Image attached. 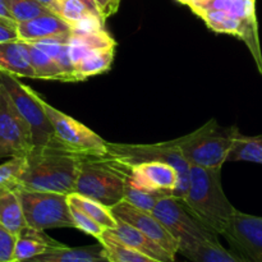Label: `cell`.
Listing matches in <instances>:
<instances>
[{
  "label": "cell",
  "mask_w": 262,
  "mask_h": 262,
  "mask_svg": "<svg viewBox=\"0 0 262 262\" xmlns=\"http://www.w3.org/2000/svg\"><path fill=\"white\" fill-rule=\"evenodd\" d=\"M82 156L49 147H33L26 156V166L17 189L71 194L81 169Z\"/></svg>",
  "instance_id": "obj_1"
},
{
  "label": "cell",
  "mask_w": 262,
  "mask_h": 262,
  "mask_svg": "<svg viewBox=\"0 0 262 262\" xmlns=\"http://www.w3.org/2000/svg\"><path fill=\"white\" fill-rule=\"evenodd\" d=\"M194 217L217 235H222L237 211L225 196L222 186V168H189V184L182 199Z\"/></svg>",
  "instance_id": "obj_2"
},
{
  "label": "cell",
  "mask_w": 262,
  "mask_h": 262,
  "mask_svg": "<svg viewBox=\"0 0 262 262\" xmlns=\"http://www.w3.org/2000/svg\"><path fill=\"white\" fill-rule=\"evenodd\" d=\"M239 133L235 125L222 127L211 119L199 129L174 141L189 166L215 169L223 168L227 163L233 142Z\"/></svg>",
  "instance_id": "obj_3"
},
{
  "label": "cell",
  "mask_w": 262,
  "mask_h": 262,
  "mask_svg": "<svg viewBox=\"0 0 262 262\" xmlns=\"http://www.w3.org/2000/svg\"><path fill=\"white\" fill-rule=\"evenodd\" d=\"M127 168L107 158L82 156L74 192L112 207L124 200Z\"/></svg>",
  "instance_id": "obj_4"
},
{
  "label": "cell",
  "mask_w": 262,
  "mask_h": 262,
  "mask_svg": "<svg viewBox=\"0 0 262 262\" xmlns=\"http://www.w3.org/2000/svg\"><path fill=\"white\" fill-rule=\"evenodd\" d=\"M107 152L105 158L123 166H132L146 161H164L173 166L178 173V186L173 197L182 200L188 189L189 168L183 155L179 151L176 141L151 143V145H132V143L107 142Z\"/></svg>",
  "instance_id": "obj_5"
},
{
  "label": "cell",
  "mask_w": 262,
  "mask_h": 262,
  "mask_svg": "<svg viewBox=\"0 0 262 262\" xmlns=\"http://www.w3.org/2000/svg\"><path fill=\"white\" fill-rule=\"evenodd\" d=\"M117 42L106 30L72 32L68 53L74 68L76 81H86L109 71L114 60Z\"/></svg>",
  "instance_id": "obj_6"
},
{
  "label": "cell",
  "mask_w": 262,
  "mask_h": 262,
  "mask_svg": "<svg viewBox=\"0 0 262 262\" xmlns=\"http://www.w3.org/2000/svg\"><path fill=\"white\" fill-rule=\"evenodd\" d=\"M0 84L7 90L13 104L30 125L35 147L63 150L59 141L56 140L53 125L43 110L40 95L36 94L31 87L18 81V77L3 71H0Z\"/></svg>",
  "instance_id": "obj_7"
},
{
  "label": "cell",
  "mask_w": 262,
  "mask_h": 262,
  "mask_svg": "<svg viewBox=\"0 0 262 262\" xmlns=\"http://www.w3.org/2000/svg\"><path fill=\"white\" fill-rule=\"evenodd\" d=\"M28 227L38 230L74 228L68 194L17 189Z\"/></svg>",
  "instance_id": "obj_8"
},
{
  "label": "cell",
  "mask_w": 262,
  "mask_h": 262,
  "mask_svg": "<svg viewBox=\"0 0 262 262\" xmlns=\"http://www.w3.org/2000/svg\"><path fill=\"white\" fill-rule=\"evenodd\" d=\"M151 214L176 238L179 245L178 253L199 243L219 239V235L189 212L182 200L173 196L161 199Z\"/></svg>",
  "instance_id": "obj_9"
},
{
  "label": "cell",
  "mask_w": 262,
  "mask_h": 262,
  "mask_svg": "<svg viewBox=\"0 0 262 262\" xmlns=\"http://www.w3.org/2000/svg\"><path fill=\"white\" fill-rule=\"evenodd\" d=\"M41 104L53 125L56 140L59 141L64 151L79 156H96V158L106 156L107 141L79 123L78 120L51 106L42 97H41Z\"/></svg>",
  "instance_id": "obj_10"
},
{
  "label": "cell",
  "mask_w": 262,
  "mask_h": 262,
  "mask_svg": "<svg viewBox=\"0 0 262 262\" xmlns=\"http://www.w3.org/2000/svg\"><path fill=\"white\" fill-rule=\"evenodd\" d=\"M33 147L30 125L0 84V159L27 156Z\"/></svg>",
  "instance_id": "obj_11"
},
{
  "label": "cell",
  "mask_w": 262,
  "mask_h": 262,
  "mask_svg": "<svg viewBox=\"0 0 262 262\" xmlns=\"http://www.w3.org/2000/svg\"><path fill=\"white\" fill-rule=\"evenodd\" d=\"M222 235L242 260L262 262V217L237 210Z\"/></svg>",
  "instance_id": "obj_12"
},
{
  "label": "cell",
  "mask_w": 262,
  "mask_h": 262,
  "mask_svg": "<svg viewBox=\"0 0 262 262\" xmlns=\"http://www.w3.org/2000/svg\"><path fill=\"white\" fill-rule=\"evenodd\" d=\"M196 14L205 20L210 30L219 33L234 35L245 41L255 58L258 71L262 73V55L256 18H239L223 10H201Z\"/></svg>",
  "instance_id": "obj_13"
},
{
  "label": "cell",
  "mask_w": 262,
  "mask_h": 262,
  "mask_svg": "<svg viewBox=\"0 0 262 262\" xmlns=\"http://www.w3.org/2000/svg\"><path fill=\"white\" fill-rule=\"evenodd\" d=\"M110 212L115 220H120L135 227L154 242L161 246L164 250L168 251L170 255L176 256L178 253L179 245L177 239L151 212L132 206L124 200L110 207Z\"/></svg>",
  "instance_id": "obj_14"
},
{
  "label": "cell",
  "mask_w": 262,
  "mask_h": 262,
  "mask_svg": "<svg viewBox=\"0 0 262 262\" xmlns=\"http://www.w3.org/2000/svg\"><path fill=\"white\" fill-rule=\"evenodd\" d=\"M127 168L125 182L145 191L165 192L173 196L178 186V173L164 161H146Z\"/></svg>",
  "instance_id": "obj_15"
},
{
  "label": "cell",
  "mask_w": 262,
  "mask_h": 262,
  "mask_svg": "<svg viewBox=\"0 0 262 262\" xmlns=\"http://www.w3.org/2000/svg\"><path fill=\"white\" fill-rule=\"evenodd\" d=\"M18 40L36 42L42 40H69L72 27L53 12L23 20L17 25Z\"/></svg>",
  "instance_id": "obj_16"
},
{
  "label": "cell",
  "mask_w": 262,
  "mask_h": 262,
  "mask_svg": "<svg viewBox=\"0 0 262 262\" xmlns=\"http://www.w3.org/2000/svg\"><path fill=\"white\" fill-rule=\"evenodd\" d=\"M107 232L118 241L127 245L128 247L135 248L141 253H145L148 257H152L161 262H174L176 260V256L170 255L161 246H159L147 235H145L142 232L127 223L117 220V227L114 229H109Z\"/></svg>",
  "instance_id": "obj_17"
},
{
  "label": "cell",
  "mask_w": 262,
  "mask_h": 262,
  "mask_svg": "<svg viewBox=\"0 0 262 262\" xmlns=\"http://www.w3.org/2000/svg\"><path fill=\"white\" fill-rule=\"evenodd\" d=\"M63 243L53 239L45 233L35 228L25 227L17 234L14 248V262H22L35 256L42 255L51 248L61 246Z\"/></svg>",
  "instance_id": "obj_18"
},
{
  "label": "cell",
  "mask_w": 262,
  "mask_h": 262,
  "mask_svg": "<svg viewBox=\"0 0 262 262\" xmlns=\"http://www.w3.org/2000/svg\"><path fill=\"white\" fill-rule=\"evenodd\" d=\"M22 262H109V260L99 243L89 247H68L61 245Z\"/></svg>",
  "instance_id": "obj_19"
},
{
  "label": "cell",
  "mask_w": 262,
  "mask_h": 262,
  "mask_svg": "<svg viewBox=\"0 0 262 262\" xmlns=\"http://www.w3.org/2000/svg\"><path fill=\"white\" fill-rule=\"evenodd\" d=\"M0 71L14 77L35 78V72L23 41L0 42Z\"/></svg>",
  "instance_id": "obj_20"
},
{
  "label": "cell",
  "mask_w": 262,
  "mask_h": 262,
  "mask_svg": "<svg viewBox=\"0 0 262 262\" xmlns=\"http://www.w3.org/2000/svg\"><path fill=\"white\" fill-rule=\"evenodd\" d=\"M0 224L15 235L27 227L17 189H0Z\"/></svg>",
  "instance_id": "obj_21"
},
{
  "label": "cell",
  "mask_w": 262,
  "mask_h": 262,
  "mask_svg": "<svg viewBox=\"0 0 262 262\" xmlns=\"http://www.w3.org/2000/svg\"><path fill=\"white\" fill-rule=\"evenodd\" d=\"M179 253L188 258L189 262H246L234 252L223 247L219 239L199 243Z\"/></svg>",
  "instance_id": "obj_22"
},
{
  "label": "cell",
  "mask_w": 262,
  "mask_h": 262,
  "mask_svg": "<svg viewBox=\"0 0 262 262\" xmlns=\"http://www.w3.org/2000/svg\"><path fill=\"white\" fill-rule=\"evenodd\" d=\"M97 241L104 248V253L109 262H161L148 257L135 248L128 247L127 245L113 237L107 230H104Z\"/></svg>",
  "instance_id": "obj_23"
},
{
  "label": "cell",
  "mask_w": 262,
  "mask_h": 262,
  "mask_svg": "<svg viewBox=\"0 0 262 262\" xmlns=\"http://www.w3.org/2000/svg\"><path fill=\"white\" fill-rule=\"evenodd\" d=\"M68 204L69 206L79 210L83 214H86L87 216L91 217L92 220H95L105 230L114 229L117 227V220L112 215L109 207L104 206V205L95 201V200L73 192V193L68 194Z\"/></svg>",
  "instance_id": "obj_24"
},
{
  "label": "cell",
  "mask_w": 262,
  "mask_h": 262,
  "mask_svg": "<svg viewBox=\"0 0 262 262\" xmlns=\"http://www.w3.org/2000/svg\"><path fill=\"white\" fill-rule=\"evenodd\" d=\"M23 43H25L31 66L35 72V79L64 82L63 72L50 55H48L45 51L38 49L33 43L25 42V41H23Z\"/></svg>",
  "instance_id": "obj_25"
},
{
  "label": "cell",
  "mask_w": 262,
  "mask_h": 262,
  "mask_svg": "<svg viewBox=\"0 0 262 262\" xmlns=\"http://www.w3.org/2000/svg\"><path fill=\"white\" fill-rule=\"evenodd\" d=\"M256 0H205L191 4L193 13L201 10H223L239 18H256Z\"/></svg>",
  "instance_id": "obj_26"
},
{
  "label": "cell",
  "mask_w": 262,
  "mask_h": 262,
  "mask_svg": "<svg viewBox=\"0 0 262 262\" xmlns=\"http://www.w3.org/2000/svg\"><path fill=\"white\" fill-rule=\"evenodd\" d=\"M227 161L262 164V136L248 137L239 133L233 142Z\"/></svg>",
  "instance_id": "obj_27"
},
{
  "label": "cell",
  "mask_w": 262,
  "mask_h": 262,
  "mask_svg": "<svg viewBox=\"0 0 262 262\" xmlns=\"http://www.w3.org/2000/svg\"><path fill=\"white\" fill-rule=\"evenodd\" d=\"M169 196L170 194L165 193V192L145 191V189L136 188V187L130 186L129 183L125 182L124 201H127L132 206L145 210V211L151 212L161 199H165V197Z\"/></svg>",
  "instance_id": "obj_28"
},
{
  "label": "cell",
  "mask_w": 262,
  "mask_h": 262,
  "mask_svg": "<svg viewBox=\"0 0 262 262\" xmlns=\"http://www.w3.org/2000/svg\"><path fill=\"white\" fill-rule=\"evenodd\" d=\"M10 15L17 23L51 12L49 8L36 0H4Z\"/></svg>",
  "instance_id": "obj_29"
},
{
  "label": "cell",
  "mask_w": 262,
  "mask_h": 262,
  "mask_svg": "<svg viewBox=\"0 0 262 262\" xmlns=\"http://www.w3.org/2000/svg\"><path fill=\"white\" fill-rule=\"evenodd\" d=\"M26 166V156L10 158L9 161L0 165V189L18 188L19 178Z\"/></svg>",
  "instance_id": "obj_30"
},
{
  "label": "cell",
  "mask_w": 262,
  "mask_h": 262,
  "mask_svg": "<svg viewBox=\"0 0 262 262\" xmlns=\"http://www.w3.org/2000/svg\"><path fill=\"white\" fill-rule=\"evenodd\" d=\"M71 212L74 222V228H76V229H79L81 232L86 233V234L91 235V237L96 238V239H99V238L101 237V234L105 230L101 225H99L95 220H92L91 217L87 216L86 214H83L82 211H79V210L74 209V207L72 206Z\"/></svg>",
  "instance_id": "obj_31"
},
{
  "label": "cell",
  "mask_w": 262,
  "mask_h": 262,
  "mask_svg": "<svg viewBox=\"0 0 262 262\" xmlns=\"http://www.w3.org/2000/svg\"><path fill=\"white\" fill-rule=\"evenodd\" d=\"M17 235L0 224V262H14Z\"/></svg>",
  "instance_id": "obj_32"
},
{
  "label": "cell",
  "mask_w": 262,
  "mask_h": 262,
  "mask_svg": "<svg viewBox=\"0 0 262 262\" xmlns=\"http://www.w3.org/2000/svg\"><path fill=\"white\" fill-rule=\"evenodd\" d=\"M17 25L15 20L0 17V42L18 40Z\"/></svg>",
  "instance_id": "obj_33"
},
{
  "label": "cell",
  "mask_w": 262,
  "mask_h": 262,
  "mask_svg": "<svg viewBox=\"0 0 262 262\" xmlns=\"http://www.w3.org/2000/svg\"><path fill=\"white\" fill-rule=\"evenodd\" d=\"M94 2L104 20L114 15L118 12L120 5V0H94Z\"/></svg>",
  "instance_id": "obj_34"
},
{
  "label": "cell",
  "mask_w": 262,
  "mask_h": 262,
  "mask_svg": "<svg viewBox=\"0 0 262 262\" xmlns=\"http://www.w3.org/2000/svg\"><path fill=\"white\" fill-rule=\"evenodd\" d=\"M79 2H81L82 4H83L84 7H86L87 9L90 10V12H91V13H94L95 15H97V17H100V18H101V15H100L99 10H97V8H96V4H95V2H94V0H79ZM101 19H102V18H101Z\"/></svg>",
  "instance_id": "obj_35"
},
{
  "label": "cell",
  "mask_w": 262,
  "mask_h": 262,
  "mask_svg": "<svg viewBox=\"0 0 262 262\" xmlns=\"http://www.w3.org/2000/svg\"><path fill=\"white\" fill-rule=\"evenodd\" d=\"M0 17L8 18V19H13L12 15H10V13H9V10H8L7 5H5L4 0H0Z\"/></svg>",
  "instance_id": "obj_36"
},
{
  "label": "cell",
  "mask_w": 262,
  "mask_h": 262,
  "mask_svg": "<svg viewBox=\"0 0 262 262\" xmlns=\"http://www.w3.org/2000/svg\"><path fill=\"white\" fill-rule=\"evenodd\" d=\"M36 2L41 3L42 5H45L46 8H49V9H51V7H53V3L54 0H36Z\"/></svg>",
  "instance_id": "obj_37"
},
{
  "label": "cell",
  "mask_w": 262,
  "mask_h": 262,
  "mask_svg": "<svg viewBox=\"0 0 262 262\" xmlns=\"http://www.w3.org/2000/svg\"><path fill=\"white\" fill-rule=\"evenodd\" d=\"M179 3H182V4H186V5H188L189 3L192 2V0H178Z\"/></svg>",
  "instance_id": "obj_38"
},
{
  "label": "cell",
  "mask_w": 262,
  "mask_h": 262,
  "mask_svg": "<svg viewBox=\"0 0 262 262\" xmlns=\"http://www.w3.org/2000/svg\"><path fill=\"white\" fill-rule=\"evenodd\" d=\"M201 2H205V0H192V2L188 4V7H189V5H191V4H196V3H201Z\"/></svg>",
  "instance_id": "obj_39"
}]
</instances>
